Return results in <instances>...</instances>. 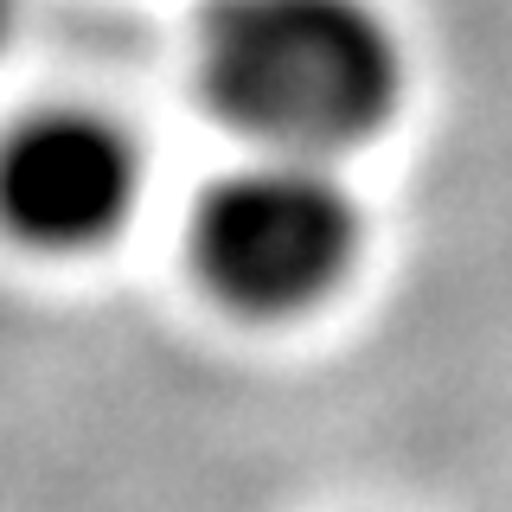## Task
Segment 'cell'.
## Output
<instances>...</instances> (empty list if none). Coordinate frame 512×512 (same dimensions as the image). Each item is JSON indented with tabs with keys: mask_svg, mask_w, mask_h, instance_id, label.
Returning a JSON list of instances; mask_svg holds the SVG:
<instances>
[{
	"mask_svg": "<svg viewBox=\"0 0 512 512\" xmlns=\"http://www.w3.org/2000/svg\"><path fill=\"white\" fill-rule=\"evenodd\" d=\"M135 148L116 122L45 109L0 148V218L39 250H90L135 212Z\"/></svg>",
	"mask_w": 512,
	"mask_h": 512,
	"instance_id": "3957f363",
	"label": "cell"
},
{
	"mask_svg": "<svg viewBox=\"0 0 512 512\" xmlns=\"http://www.w3.org/2000/svg\"><path fill=\"white\" fill-rule=\"evenodd\" d=\"M359 205L314 154H263L224 173L192 218V263L244 314H295L352 269Z\"/></svg>",
	"mask_w": 512,
	"mask_h": 512,
	"instance_id": "7a4b0ae2",
	"label": "cell"
},
{
	"mask_svg": "<svg viewBox=\"0 0 512 512\" xmlns=\"http://www.w3.org/2000/svg\"><path fill=\"white\" fill-rule=\"evenodd\" d=\"M7 26H13V0H0V39H7Z\"/></svg>",
	"mask_w": 512,
	"mask_h": 512,
	"instance_id": "277c9868",
	"label": "cell"
},
{
	"mask_svg": "<svg viewBox=\"0 0 512 512\" xmlns=\"http://www.w3.org/2000/svg\"><path fill=\"white\" fill-rule=\"evenodd\" d=\"M205 96L269 154H340L397 109L404 58L365 0H218L199 32Z\"/></svg>",
	"mask_w": 512,
	"mask_h": 512,
	"instance_id": "6da1fadb",
	"label": "cell"
}]
</instances>
